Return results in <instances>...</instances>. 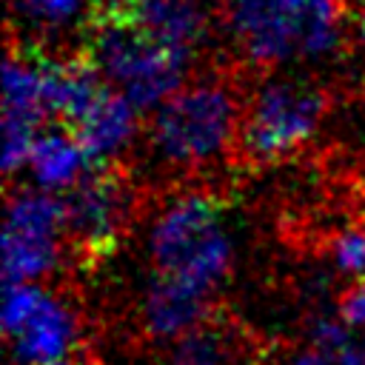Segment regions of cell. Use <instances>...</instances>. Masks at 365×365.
<instances>
[{
	"label": "cell",
	"instance_id": "ffe728a7",
	"mask_svg": "<svg viewBox=\"0 0 365 365\" xmlns=\"http://www.w3.org/2000/svg\"><path fill=\"white\" fill-rule=\"evenodd\" d=\"M356 40H359V46H362V51H365V6H362V11H359V17H356Z\"/></svg>",
	"mask_w": 365,
	"mask_h": 365
},
{
	"label": "cell",
	"instance_id": "e0dca14e",
	"mask_svg": "<svg viewBox=\"0 0 365 365\" xmlns=\"http://www.w3.org/2000/svg\"><path fill=\"white\" fill-rule=\"evenodd\" d=\"M328 262L345 279H365V222L348 225L328 240Z\"/></svg>",
	"mask_w": 365,
	"mask_h": 365
},
{
	"label": "cell",
	"instance_id": "6da1fadb",
	"mask_svg": "<svg viewBox=\"0 0 365 365\" xmlns=\"http://www.w3.org/2000/svg\"><path fill=\"white\" fill-rule=\"evenodd\" d=\"M240 100L225 83L194 80L151 111L143 140L163 171L191 174L220 163L240 143Z\"/></svg>",
	"mask_w": 365,
	"mask_h": 365
},
{
	"label": "cell",
	"instance_id": "9c48e42d",
	"mask_svg": "<svg viewBox=\"0 0 365 365\" xmlns=\"http://www.w3.org/2000/svg\"><path fill=\"white\" fill-rule=\"evenodd\" d=\"M48 123L40 54L11 51L3 63V168L17 174L26 168L29 151Z\"/></svg>",
	"mask_w": 365,
	"mask_h": 365
},
{
	"label": "cell",
	"instance_id": "5bb4252c",
	"mask_svg": "<svg viewBox=\"0 0 365 365\" xmlns=\"http://www.w3.org/2000/svg\"><path fill=\"white\" fill-rule=\"evenodd\" d=\"M40 68H43V94H46L48 120L74 125L108 91V83L88 57H71V60L40 57Z\"/></svg>",
	"mask_w": 365,
	"mask_h": 365
},
{
	"label": "cell",
	"instance_id": "2e32d148",
	"mask_svg": "<svg viewBox=\"0 0 365 365\" xmlns=\"http://www.w3.org/2000/svg\"><path fill=\"white\" fill-rule=\"evenodd\" d=\"M88 0H20V14L40 34H57L80 23Z\"/></svg>",
	"mask_w": 365,
	"mask_h": 365
},
{
	"label": "cell",
	"instance_id": "7402d4cb",
	"mask_svg": "<svg viewBox=\"0 0 365 365\" xmlns=\"http://www.w3.org/2000/svg\"><path fill=\"white\" fill-rule=\"evenodd\" d=\"M182 365H214V362H182Z\"/></svg>",
	"mask_w": 365,
	"mask_h": 365
},
{
	"label": "cell",
	"instance_id": "ba28073f",
	"mask_svg": "<svg viewBox=\"0 0 365 365\" xmlns=\"http://www.w3.org/2000/svg\"><path fill=\"white\" fill-rule=\"evenodd\" d=\"M63 205L71 245L86 251H106L120 240L131 220L134 191L120 174L100 165L80 185L63 194Z\"/></svg>",
	"mask_w": 365,
	"mask_h": 365
},
{
	"label": "cell",
	"instance_id": "8992f818",
	"mask_svg": "<svg viewBox=\"0 0 365 365\" xmlns=\"http://www.w3.org/2000/svg\"><path fill=\"white\" fill-rule=\"evenodd\" d=\"M71 245L63 197L37 185H23L9 194L3 211L0 265L6 282L51 279Z\"/></svg>",
	"mask_w": 365,
	"mask_h": 365
},
{
	"label": "cell",
	"instance_id": "d6986e66",
	"mask_svg": "<svg viewBox=\"0 0 365 365\" xmlns=\"http://www.w3.org/2000/svg\"><path fill=\"white\" fill-rule=\"evenodd\" d=\"M137 0H88V14L94 20H108V17H128Z\"/></svg>",
	"mask_w": 365,
	"mask_h": 365
},
{
	"label": "cell",
	"instance_id": "3957f363",
	"mask_svg": "<svg viewBox=\"0 0 365 365\" xmlns=\"http://www.w3.org/2000/svg\"><path fill=\"white\" fill-rule=\"evenodd\" d=\"M225 14L234 46L254 66L322 60L342 40L336 3L328 0H231Z\"/></svg>",
	"mask_w": 365,
	"mask_h": 365
},
{
	"label": "cell",
	"instance_id": "277c9868",
	"mask_svg": "<svg viewBox=\"0 0 365 365\" xmlns=\"http://www.w3.org/2000/svg\"><path fill=\"white\" fill-rule=\"evenodd\" d=\"M86 57L108 88L128 97L143 114H151L185 83L191 63L154 43L128 17L94 20Z\"/></svg>",
	"mask_w": 365,
	"mask_h": 365
},
{
	"label": "cell",
	"instance_id": "603a6c76",
	"mask_svg": "<svg viewBox=\"0 0 365 365\" xmlns=\"http://www.w3.org/2000/svg\"><path fill=\"white\" fill-rule=\"evenodd\" d=\"M328 3H334V0H328Z\"/></svg>",
	"mask_w": 365,
	"mask_h": 365
},
{
	"label": "cell",
	"instance_id": "7a4b0ae2",
	"mask_svg": "<svg viewBox=\"0 0 365 365\" xmlns=\"http://www.w3.org/2000/svg\"><path fill=\"white\" fill-rule=\"evenodd\" d=\"M145 254L151 271L214 297L234 268L237 245L217 197L188 188L168 197L151 217Z\"/></svg>",
	"mask_w": 365,
	"mask_h": 365
},
{
	"label": "cell",
	"instance_id": "7c38bea8",
	"mask_svg": "<svg viewBox=\"0 0 365 365\" xmlns=\"http://www.w3.org/2000/svg\"><path fill=\"white\" fill-rule=\"evenodd\" d=\"M71 128L77 131L97 165L114 163L117 157L131 151V145L145 131L143 111L114 88H108Z\"/></svg>",
	"mask_w": 365,
	"mask_h": 365
},
{
	"label": "cell",
	"instance_id": "8fae6325",
	"mask_svg": "<svg viewBox=\"0 0 365 365\" xmlns=\"http://www.w3.org/2000/svg\"><path fill=\"white\" fill-rule=\"evenodd\" d=\"M94 168L100 165L71 125H48L37 134L23 171L29 174L31 185L63 197L74 185H80Z\"/></svg>",
	"mask_w": 365,
	"mask_h": 365
},
{
	"label": "cell",
	"instance_id": "30bf717a",
	"mask_svg": "<svg viewBox=\"0 0 365 365\" xmlns=\"http://www.w3.org/2000/svg\"><path fill=\"white\" fill-rule=\"evenodd\" d=\"M211 294L165 274H151L140 294V325L154 342L177 345L208 322Z\"/></svg>",
	"mask_w": 365,
	"mask_h": 365
},
{
	"label": "cell",
	"instance_id": "9a60e30c",
	"mask_svg": "<svg viewBox=\"0 0 365 365\" xmlns=\"http://www.w3.org/2000/svg\"><path fill=\"white\" fill-rule=\"evenodd\" d=\"M285 365H365V342L336 314H322L308 331V345L294 351Z\"/></svg>",
	"mask_w": 365,
	"mask_h": 365
},
{
	"label": "cell",
	"instance_id": "5b68a950",
	"mask_svg": "<svg viewBox=\"0 0 365 365\" xmlns=\"http://www.w3.org/2000/svg\"><path fill=\"white\" fill-rule=\"evenodd\" d=\"M328 111L325 94L294 77L265 80L242 108L240 151L257 165H274L302 151L319 131Z\"/></svg>",
	"mask_w": 365,
	"mask_h": 365
},
{
	"label": "cell",
	"instance_id": "44dd1931",
	"mask_svg": "<svg viewBox=\"0 0 365 365\" xmlns=\"http://www.w3.org/2000/svg\"><path fill=\"white\" fill-rule=\"evenodd\" d=\"M48 365H83V362H77L74 356H68V359H60V362H48Z\"/></svg>",
	"mask_w": 365,
	"mask_h": 365
},
{
	"label": "cell",
	"instance_id": "52a82bcc",
	"mask_svg": "<svg viewBox=\"0 0 365 365\" xmlns=\"http://www.w3.org/2000/svg\"><path fill=\"white\" fill-rule=\"evenodd\" d=\"M0 325L14 365L68 359L83 336L77 308L46 282H6Z\"/></svg>",
	"mask_w": 365,
	"mask_h": 365
},
{
	"label": "cell",
	"instance_id": "4fadbf2b",
	"mask_svg": "<svg viewBox=\"0 0 365 365\" xmlns=\"http://www.w3.org/2000/svg\"><path fill=\"white\" fill-rule=\"evenodd\" d=\"M128 20L163 48L194 60L208 37V14L202 0H137Z\"/></svg>",
	"mask_w": 365,
	"mask_h": 365
},
{
	"label": "cell",
	"instance_id": "ac0fdd59",
	"mask_svg": "<svg viewBox=\"0 0 365 365\" xmlns=\"http://www.w3.org/2000/svg\"><path fill=\"white\" fill-rule=\"evenodd\" d=\"M334 314L356 334H365V279H351V285L339 294Z\"/></svg>",
	"mask_w": 365,
	"mask_h": 365
}]
</instances>
